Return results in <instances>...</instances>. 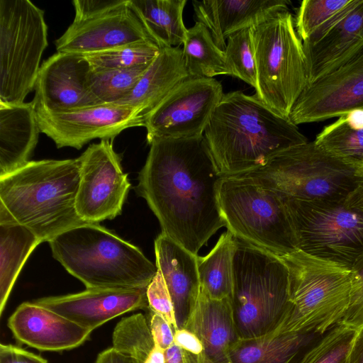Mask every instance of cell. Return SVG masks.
I'll use <instances>...</instances> for the list:
<instances>
[{
    "mask_svg": "<svg viewBox=\"0 0 363 363\" xmlns=\"http://www.w3.org/2000/svg\"><path fill=\"white\" fill-rule=\"evenodd\" d=\"M139 172L137 193L162 233L194 255L225 227L218 201L223 177L203 135L155 138Z\"/></svg>",
    "mask_w": 363,
    "mask_h": 363,
    "instance_id": "obj_1",
    "label": "cell"
},
{
    "mask_svg": "<svg viewBox=\"0 0 363 363\" xmlns=\"http://www.w3.org/2000/svg\"><path fill=\"white\" fill-rule=\"evenodd\" d=\"M203 135L223 177L259 168L279 152L308 142L297 125L241 91L223 94Z\"/></svg>",
    "mask_w": 363,
    "mask_h": 363,
    "instance_id": "obj_2",
    "label": "cell"
},
{
    "mask_svg": "<svg viewBox=\"0 0 363 363\" xmlns=\"http://www.w3.org/2000/svg\"><path fill=\"white\" fill-rule=\"evenodd\" d=\"M78 158L29 161L0 176V223L26 226L43 242L84 223L75 203Z\"/></svg>",
    "mask_w": 363,
    "mask_h": 363,
    "instance_id": "obj_3",
    "label": "cell"
},
{
    "mask_svg": "<svg viewBox=\"0 0 363 363\" xmlns=\"http://www.w3.org/2000/svg\"><path fill=\"white\" fill-rule=\"evenodd\" d=\"M48 242L54 259L86 289L147 287L157 271L138 247L99 223L77 225Z\"/></svg>",
    "mask_w": 363,
    "mask_h": 363,
    "instance_id": "obj_4",
    "label": "cell"
},
{
    "mask_svg": "<svg viewBox=\"0 0 363 363\" xmlns=\"http://www.w3.org/2000/svg\"><path fill=\"white\" fill-rule=\"evenodd\" d=\"M230 303L240 340L274 332L290 307L289 272L282 260L235 238Z\"/></svg>",
    "mask_w": 363,
    "mask_h": 363,
    "instance_id": "obj_5",
    "label": "cell"
},
{
    "mask_svg": "<svg viewBox=\"0 0 363 363\" xmlns=\"http://www.w3.org/2000/svg\"><path fill=\"white\" fill-rule=\"evenodd\" d=\"M279 257L288 269L291 304L271 333L324 334L341 323L350 303V269L299 250Z\"/></svg>",
    "mask_w": 363,
    "mask_h": 363,
    "instance_id": "obj_6",
    "label": "cell"
},
{
    "mask_svg": "<svg viewBox=\"0 0 363 363\" xmlns=\"http://www.w3.org/2000/svg\"><path fill=\"white\" fill-rule=\"evenodd\" d=\"M362 172L313 141L283 150L263 166L233 177L259 185L281 197L343 201Z\"/></svg>",
    "mask_w": 363,
    "mask_h": 363,
    "instance_id": "obj_7",
    "label": "cell"
},
{
    "mask_svg": "<svg viewBox=\"0 0 363 363\" xmlns=\"http://www.w3.org/2000/svg\"><path fill=\"white\" fill-rule=\"evenodd\" d=\"M257 86L255 96L289 119L308 83L303 43L293 16L280 12L252 28Z\"/></svg>",
    "mask_w": 363,
    "mask_h": 363,
    "instance_id": "obj_8",
    "label": "cell"
},
{
    "mask_svg": "<svg viewBox=\"0 0 363 363\" xmlns=\"http://www.w3.org/2000/svg\"><path fill=\"white\" fill-rule=\"evenodd\" d=\"M218 201L225 227L235 238L278 257L298 250L289 213L277 193L242 179L223 177Z\"/></svg>",
    "mask_w": 363,
    "mask_h": 363,
    "instance_id": "obj_9",
    "label": "cell"
},
{
    "mask_svg": "<svg viewBox=\"0 0 363 363\" xmlns=\"http://www.w3.org/2000/svg\"><path fill=\"white\" fill-rule=\"evenodd\" d=\"M48 45L44 11L29 0H0V103H23Z\"/></svg>",
    "mask_w": 363,
    "mask_h": 363,
    "instance_id": "obj_10",
    "label": "cell"
},
{
    "mask_svg": "<svg viewBox=\"0 0 363 363\" xmlns=\"http://www.w3.org/2000/svg\"><path fill=\"white\" fill-rule=\"evenodd\" d=\"M280 197L289 213L298 250L350 269L363 255V215L346 206L345 201Z\"/></svg>",
    "mask_w": 363,
    "mask_h": 363,
    "instance_id": "obj_11",
    "label": "cell"
},
{
    "mask_svg": "<svg viewBox=\"0 0 363 363\" xmlns=\"http://www.w3.org/2000/svg\"><path fill=\"white\" fill-rule=\"evenodd\" d=\"M78 160L80 178L75 207L79 217L84 223H99L119 216L131 184L113 140L90 145Z\"/></svg>",
    "mask_w": 363,
    "mask_h": 363,
    "instance_id": "obj_12",
    "label": "cell"
},
{
    "mask_svg": "<svg viewBox=\"0 0 363 363\" xmlns=\"http://www.w3.org/2000/svg\"><path fill=\"white\" fill-rule=\"evenodd\" d=\"M223 94L222 84L214 78H187L145 118L147 143L203 135Z\"/></svg>",
    "mask_w": 363,
    "mask_h": 363,
    "instance_id": "obj_13",
    "label": "cell"
},
{
    "mask_svg": "<svg viewBox=\"0 0 363 363\" xmlns=\"http://www.w3.org/2000/svg\"><path fill=\"white\" fill-rule=\"evenodd\" d=\"M363 108V45L311 83L289 120L294 125L325 121Z\"/></svg>",
    "mask_w": 363,
    "mask_h": 363,
    "instance_id": "obj_14",
    "label": "cell"
},
{
    "mask_svg": "<svg viewBox=\"0 0 363 363\" xmlns=\"http://www.w3.org/2000/svg\"><path fill=\"white\" fill-rule=\"evenodd\" d=\"M35 111L40 132L57 148L79 150L94 139L113 140L127 128L145 126L142 110L126 105H99L62 113Z\"/></svg>",
    "mask_w": 363,
    "mask_h": 363,
    "instance_id": "obj_15",
    "label": "cell"
},
{
    "mask_svg": "<svg viewBox=\"0 0 363 363\" xmlns=\"http://www.w3.org/2000/svg\"><path fill=\"white\" fill-rule=\"evenodd\" d=\"M91 70L81 54L57 52L49 57L35 83V108L62 113L101 105L89 89Z\"/></svg>",
    "mask_w": 363,
    "mask_h": 363,
    "instance_id": "obj_16",
    "label": "cell"
},
{
    "mask_svg": "<svg viewBox=\"0 0 363 363\" xmlns=\"http://www.w3.org/2000/svg\"><path fill=\"white\" fill-rule=\"evenodd\" d=\"M144 42L153 41L130 0H125L101 15L73 21L55 44L57 52L84 55Z\"/></svg>",
    "mask_w": 363,
    "mask_h": 363,
    "instance_id": "obj_17",
    "label": "cell"
},
{
    "mask_svg": "<svg viewBox=\"0 0 363 363\" xmlns=\"http://www.w3.org/2000/svg\"><path fill=\"white\" fill-rule=\"evenodd\" d=\"M147 287L86 289L77 294L38 298L33 303L92 331L123 313L149 308Z\"/></svg>",
    "mask_w": 363,
    "mask_h": 363,
    "instance_id": "obj_18",
    "label": "cell"
},
{
    "mask_svg": "<svg viewBox=\"0 0 363 363\" xmlns=\"http://www.w3.org/2000/svg\"><path fill=\"white\" fill-rule=\"evenodd\" d=\"M8 326L19 342L40 350L62 351L83 344L91 330L35 303H21Z\"/></svg>",
    "mask_w": 363,
    "mask_h": 363,
    "instance_id": "obj_19",
    "label": "cell"
},
{
    "mask_svg": "<svg viewBox=\"0 0 363 363\" xmlns=\"http://www.w3.org/2000/svg\"><path fill=\"white\" fill-rule=\"evenodd\" d=\"M289 4L286 0L192 1L197 22L207 28L217 46L223 51L230 35L287 11Z\"/></svg>",
    "mask_w": 363,
    "mask_h": 363,
    "instance_id": "obj_20",
    "label": "cell"
},
{
    "mask_svg": "<svg viewBox=\"0 0 363 363\" xmlns=\"http://www.w3.org/2000/svg\"><path fill=\"white\" fill-rule=\"evenodd\" d=\"M154 245L155 264L171 296L177 328L184 329L200 291L198 255L162 233L157 237Z\"/></svg>",
    "mask_w": 363,
    "mask_h": 363,
    "instance_id": "obj_21",
    "label": "cell"
},
{
    "mask_svg": "<svg viewBox=\"0 0 363 363\" xmlns=\"http://www.w3.org/2000/svg\"><path fill=\"white\" fill-rule=\"evenodd\" d=\"M185 329L203 346V354L212 363H230L229 351L240 340L230 298L214 299L201 287Z\"/></svg>",
    "mask_w": 363,
    "mask_h": 363,
    "instance_id": "obj_22",
    "label": "cell"
},
{
    "mask_svg": "<svg viewBox=\"0 0 363 363\" xmlns=\"http://www.w3.org/2000/svg\"><path fill=\"white\" fill-rule=\"evenodd\" d=\"M363 45V0L318 40L303 43L308 83H311Z\"/></svg>",
    "mask_w": 363,
    "mask_h": 363,
    "instance_id": "obj_23",
    "label": "cell"
},
{
    "mask_svg": "<svg viewBox=\"0 0 363 363\" xmlns=\"http://www.w3.org/2000/svg\"><path fill=\"white\" fill-rule=\"evenodd\" d=\"M40 132L33 102L0 103V176L27 164Z\"/></svg>",
    "mask_w": 363,
    "mask_h": 363,
    "instance_id": "obj_24",
    "label": "cell"
},
{
    "mask_svg": "<svg viewBox=\"0 0 363 363\" xmlns=\"http://www.w3.org/2000/svg\"><path fill=\"white\" fill-rule=\"evenodd\" d=\"M182 49H160L148 65L133 91L116 105L139 108L145 118L180 83L189 78Z\"/></svg>",
    "mask_w": 363,
    "mask_h": 363,
    "instance_id": "obj_25",
    "label": "cell"
},
{
    "mask_svg": "<svg viewBox=\"0 0 363 363\" xmlns=\"http://www.w3.org/2000/svg\"><path fill=\"white\" fill-rule=\"evenodd\" d=\"M323 334L313 333H269L240 340L229 351L230 363H300Z\"/></svg>",
    "mask_w": 363,
    "mask_h": 363,
    "instance_id": "obj_26",
    "label": "cell"
},
{
    "mask_svg": "<svg viewBox=\"0 0 363 363\" xmlns=\"http://www.w3.org/2000/svg\"><path fill=\"white\" fill-rule=\"evenodd\" d=\"M147 33L160 49L183 45L186 0H130Z\"/></svg>",
    "mask_w": 363,
    "mask_h": 363,
    "instance_id": "obj_27",
    "label": "cell"
},
{
    "mask_svg": "<svg viewBox=\"0 0 363 363\" xmlns=\"http://www.w3.org/2000/svg\"><path fill=\"white\" fill-rule=\"evenodd\" d=\"M42 242L30 229L15 222L0 223V314L20 272Z\"/></svg>",
    "mask_w": 363,
    "mask_h": 363,
    "instance_id": "obj_28",
    "label": "cell"
},
{
    "mask_svg": "<svg viewBox=\"0 0 363 363\" xmlns=\"http://www.w3.org/2000/svg\"><path fill=\"white\" fill-rule=\"evenodd\" d=\"M235 240V237L227 230L208 255L196 257L201 288L212 298H230L232 296Z\"/></svg>",
    "mask_w": 363,
    "mask_h": 363,
    "instance_id": "obj_29",
    "label": "cell"
},
{
    "mask_svg": "<svg viewBox=\"0 0 363 363\" xmlns=\"http://www.w3.org/2000/svg\"><path fill=\"white\" fill-rule=\"evenodd\" d=\"M182 53L189 77L229 75L224 51L217 46L209 30L200 22L196 21L188 28Z\"/></svg>",
    "mask_w": 363,
    "mask_h": 363,
    "instance_id": "obj_30",
    "label": "cell"
},
{
    "mask_svg": "<svg viewBox=\"0 0 363 363\" xmlns=\"http://www.w3.org/2000/svg\"><path fill=\"white\" fill-rule=\"evenodd\" d=\"M358 0H304L301 1L294 21L302 43L318 40L335 23L341 21Z\"/></svg>",
    "mask_w": 363,
    "mask_h": 363,
    "instance_id": "obj_31",
    "label": "cell"
},
{
    "mask_svg": "<svg viewBox=\"0 0 363 363\" xmlns=\"http://www.w3.org/2000/svg\"><path fill=\"white\" fill-rule=\"evenodd\" d=\"M314 142L331 155L363 170V128L351 127L344 116L325 126Z\"/></svg>",
    "mask_w": 363,
    "mask_h": 363,
    "instance_id": "obj_32",
    "label": "cell"
},
{
    "mask_svg": "<svg viewBox=\"0 0 363 363\" xmlns=\"http://www.w3.org/2000/svg\"><path fill=\"white\" fill-rule=\"evenodd\" d=\"M148 65L128 69H91L89 79L90 91L101 105L118 104L133 91Z\"/></svg>",
    "mask_w": 363,
    "mask_h": 363,
    "instance_id": "obj_33",
    "label": "cell"
},
{
    "mask_svg": "<svg viewBox=\"0 0 363 363\" xmlns=\"http://www.w3.org/2000/svg\"><path fill=\"white\" fill-rule=\"evenodd\" d=\"M155 347L147 318L138 313L122 318L113 333V348L143 363Z\"/></svg>",
    "mask_w": 363,
    "mask_h": 363,
    "instance_id": "obj_34",
    "label": "cell"
},
{
    "mask_svg": "<svg viewBox=\"0 0 363 363\" xmlns=\"http://www.w3.org/2000/svg\"><path fill=\"white\" fill-rule=\"evenodd\" d=\"M160 50L153 42H144L83 55L93 70L118 69L148 65Z\"/></svg>",
    "mask_w": 363,
    "mask_h": 363,
    "instance_id": "obj_35",
    "label": "cell"
},
{
    "mask_svg": "<svg viewBox=\"0 0 363 363\" xmlns=\"http://www.w3.org/2000/svg\"><path fill=\"white\" fill-rule=\"evenodd\" d=\"M357 330L340 323L321 335L300 363H347Z\"/></svg>",
    "mask_w": 363,
    "mask_h": 363,
    "instance_id": "obj_36",
    "label": "cell"
},
{
    "mask_svg": "<svg viewBox=\"0 0 363 363\" xmlns=\"http://www.w3.org/2000/svg\"><path fill=\"white\" fill-rule=\"evenodd\" d=\"M230 76L237 77L255 89L257 71L252 38V28L230 35L224 50Z\"/></svg>",
    "mask_w": 363,
    "mask_h": 363,
    "instance_id": "obj_37",
    "label": "cell"
},
{
    "mask_svg": "<svg viewBox=\"0 0 363 363\" xmlns=\"http://www.w3.org/2000/svg\"><path fill=\"white\" fill-rule=\"evenodd\" d=\"M147 297L150 311L162 315L171 325L174 333L178 330L172 298L158 269L147 287Z\"/></svg>",
    "mask_w": 363,
    "mask_h": 363,
    "instance_id": "obj_38",
    "label": "cell"
},
{
    "mask_svg": "<svg viewBox=\"0 0 363 363\" xmlns=\"http://www.w3.org/2000/svg\"><path fill=\"white\" fill-rule=\"evenodd\" d=\"M350 271V303L341 323L357 330L363 325V255L354 264Z\"/></svg>",
    "mask_w": 363,
    "mask_h": 363,
    "instance_id": "obj_39",
    "label": "cell"
},
{
    "mask_svg": "<svg viewBox=\"0 0 363 363\" xmlns=\"http://www.w3.org/2000/svg\"><path fill=\"white\" fill-rule=\"evenodd\" d=\"M125 0H74V21H84L101 15L123 3Z\"/></svg>",
    "mask_w": 363,
    "mask_h": 363,
    "instance_id": "obj_40",
    "label": "cell"
},
{
    "mask_svg": "<svg viewBox=\"0 0 363 363\" xmlns=\"http://www.w3.org/2000/svg\"><path fill=\"white\" fill-rule=\"evenodd\" d=\"M150 313L149 324L155 345L164 351L174 342V330L162 315Z\"/></svg>",
    "mask_w": 363,
    "mask_h": 363,
    "instance_id": "obj_41",
    "label": "cell"
},
{
    "mask_svg": "<svg viewBox=\"0 0 363 363\" xmlns=\"http://www.w3.org/2000/svg\"><path fill=\"white\" fill-rule=\"evenodd\" d=\"M0 363H48L35 354L12 345H0Z\"/></svg>",
    "mask_w": 363,
    "mask_h": 363,
    "instance_id": "obj_42",
    "label": "cell"
},
{
    "mask_svg": "<svg viewBox=\"0 0 363 363\" xmlns=\"http://www.w3.org/2000/svg\"><path fill=\"white\" fill-rule=\"evenodd\" d=\"M174 342L194 354L201 355L203 353V346L200 340L192 332L185 328L174 331Z\"/></svg>",
    "mask_w": 363,
    "mask_h": 363,
    "instance_id": "obj_43",
    "label": "cell"
},
{
    "mask_svg": "<svg viewBox=\"0 0 363 363\" xmlns=\"http://www.w3.org/2000/svg\"><path fill=\"white\" fill-rule=\"evenodd\" d=\"M165 363H200V355L182 349L174 342L164 351Z\"/></svg>",
    "mask_w": 363,
    "mask_h": 363,
    "instance_id": "obj_44",
    "label": "cell"
},
{
    "mask_svg": "<svg viewBox=\"0 0 363 363\" xmlns=\"http://www.w3.org/2000/svg\"><path fill=\"white\" fill-rule=\"evenodd\" d=\"M344 203L350 209L363 215V172L359 175L355 186L350 192Z\"/></svg>",
    "mask_w": 363,
    "mask_h": 363,
    "instance_id": "obj_45",
    "label": "cell"
},
{
    "mask_svg": "<svg viewBox=\"0 0 363 363\" xmlns=\"http://www.w3.org/2000/svg\"><path fill=\"white\" fill-rule=\"evenodd\" d=\"M347 363H363V325L357 330L349 352Z\"/></svg>",
    "mask_w": 363,
    "mask_h": 363,
    "instance_id": "obj_46",
    "label": "cell"
},
{
    "mask_svg": "<svg viewBox=\"0 0 363 363\" xmlns=\"http://www.w3.org/2000/svg\"><path fill=\"white\" fill-rule=\"evenodd\" d=\"M95 363H138L135 359L126 356L111 347L101 352Z\"/></svg>",
    "mask_w": 363,
    "mask_h": 363,
    "instance_id": "obj_47",
    "label": "cell"
},
{
    "mask_svg": "<svg viewBox=\"0 0 363 363\" xmlns=\"http://www.w3.org/2000/svg\"><path fill=\"white\" fill-rule=\"evenodd\" d=\"M343 116L351 127L357 129L363 128V108L353 110Z\"/></svg>",
    "mask_w": 363,
    "mask_h": 363,
    "instance_id": "obj_48",
    "label": "cell"
},
{
    "mask_svg": "<svg viewBox=\"0 0 363 363\" xmlns=\"http://www.w3.org/2000/svg\"><path fill=\"white\" fill-rule=\"evenodd\" d=\"M143 363H165L164 350L155 345L154 348Z\"/></svg>",
    "mask_w": 363,
    "mask_h": 363,
    "instance_id": "obj_49",
    "label": "cell"
},
{
    "mask_svg": "<svg viewBox=\"0 0 363 363\" xmlns=\"http://www.w3.org/2000/svg\"><path fill=\"white\" fill-rule=\"evenodd\" d=\"M200 363H212L209 359H208L203 353L200 355Z\"/></svg>",
    "mask_w": 363,
    "mask_h": 363,
    "instance_id": "obj_50",
    "label": "cell"
}]
</instances>
